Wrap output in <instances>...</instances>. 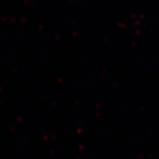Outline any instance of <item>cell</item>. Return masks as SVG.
<instances>
[]
</instances>
